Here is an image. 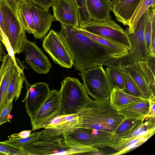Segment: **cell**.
Listing matches in <instances>:
<instances>
[{
	"instance_id": "4fadbf2b",
	"label": "cell",
	"mask_w": 155,
	"mask_h": 155,
	"mask_svg": "<svg viewBox=\"0 0 155 155\" xmlns=\"http://www.w3.org/2000/svg\"><path fill=\"white\" fill-rule=\"evenodd\" d=\"M22 52L25 54V62L38 74H46L52 66L48 58L34 41L27 39Z\"/></svg>"
},
{
	"instance_id": "7c38bea8",
	"label": "cell",
	"mask_w": 155,
	"mask_h": 155,
	"mask_svg": "<svg viewBox=\"0 0 155 155\" xmlns=\"http://www.w3.org/2000/svg\"><path fill=\"white\" fill-rule=\"evenodd\" d=\"M27 93L24 100L27 114L33 120L48 97L50 90L46 83L39 82L30 84L24 74Z\"/></svg>"
},
{
	"instance_id": "2e32d148",
	"label": "cell",
	"mask_w": 155,
	"mask_h": 155,
	"mask_svg": "<svg viewBox=\"0 0 155 155\" xmlns=\"http://www.w3.org/2000/svg\"><path fill=\"white\" fill-rule=\"evenodd\" d=\"M80 127L78 114L56 115L44 123L41 127L45 133L58 135L64 133L68 134Z\"/></svg>"
},
{
	"instance_id": "ffe728a7",
	"label": "cell",
	"mask_w": 155,
	"mask_h": 155,
	"mask_svg": "<svg viewBox=\"0 0 155 155\" xmlns=\"http://www.w3.org/2000/svg\"><path fill=\"white\" fill-rule=\"evenodd\" d=\"M87 9L93 21L104 22L111 19L113 4L110 0H86Z\"/></svg>"
},
{
	"instance_id": "30bf717a",
	"label": "cell",
	"mask_w": 155,
	"mask_h": 155,
	"mask_svg": "<svg viewBox=\"0 0 155 155\" xmlns=\"http://www.w3.org/2000/svg\"><path fill=\"white\" fill-rule=\"evenodd\" d=\"M68 135L82 144L97 148L110 147L121 137L113 133L80 127Z\"/></svg>"
},
{
	"instance_id": "484cf974",
	"label": "cell",
	"mask_w": 155,
	"mask_h": 155,
	"mask_svg": "<svg viewBox=\"0 0 155 155\" xmlns=\"http://www.w3.org/2000/svg\"><path fill=\"white\" fill-rule=\"evenodd\" d=\"M146 117L141 119L125 118L115 130L114 133L121 137L133 132L144 122Z\"/></svg>"
},
{
	"instance_id": "603a6c76",
	"label": "cell",
	"mask_w": 155,
	"mask_h": 155,
	"mask_svg": "<svg viewBox=\"0 0 155 155\" xmlns=\"http://www.w3.org/2000/svg\"><path fill=\"white\" fill-rule=\"evenodd\" d=\"M23 71V65L20 67L18 65L9 86L8 94V102L14 100L16 101L19 97L24 81Z\"/></svg>"
},
{
	"instance_id": "7bdbcfd3",
	"label": "cell",
	"mask_w": 155,
	"mask_h": 155,
	"mask_svg": "<svg viewBox=\"0 0 155 155\" xmlns=\"http://www.w3.org/2000/svg\"><path fill=\"white\" fill-rule=\"evenodd\" d=\"M9 2L17 6V5L19 3L17 0H8Z\"/></svg>"
},
{
	"instance_id": "9c48e42d",
	"label": "cell",
	"mask_w": 155,
	"mask_h": 155,
	"mask_svg": "<svg viewBox=\"0 0 155 155\" xmlns=\"http://www.w3.org/2000/svg\"><path fill=\"white\" fill-rule=\"evenodd\" d=\"M122 70L128 73L134 79L145 98L154 96L155 75L146 61H140L120 65Z\"/></svg>"
},
{
	"instance_id": "f6af8a7d",
	"label": "cell",
	"mask_w": 155,
	"mask_h": 155,
	"mask_svg": "<svg viewBox=\"0 0 155 155\" xmlns=\"http://www.w3.org/2000/svg\"><path fill=\"white\" fill-rule=\"evenodd\" d=\"M23 1H31V0H23Z\"/></svg>"
},
{
	"instance_id": "9a60e30c",
	"label": "cell",
	"mask_w": 155,
	"mask_h": 155,
	"mask_svg": "<svg viewBox=\"0 0 155 155\" xmlns=\"http://www.w3.org/2000/svg\"><path fill=\"white\" fill-rule=\"evenodd\" d=\"M18 65L15 57L8 53L2 61L0 67V114L8 103L9 86Z\"/></svg>"
},
{
	"instance_id": "7a4b0ae2",
	"label": "cell",
	"mask_w": 155,
	"mask_h": 155,
	"mask_svg": "<svg viewBox=\"0 0 155 155\" xmlns=\"http://www.w3.org/2000/svg\"><path fill=\"white\" fill-rule=\"evenodd\" d=\"M78 114L80 127L113 133L125 118L112 105L109 98L90 99Z\"/></svg>"
},
{
	"instance_id": "7dc6e473",
	"label": "cell",
	"mask_w": 155,
	"mask_h": 155,
	"mask_svg": "<svg viewBox=\"0 0 155 155\" xmlns=\"http://www.w3.org/2000/svg\"><path fill=\"white\" fill-rule=\"evenodd\" d=\"M0 40H2V38H1V37L0 35Z\"/></svg>"
},
{
	"instance_id": "f546056e",
	"label": "cell",
	"mask_w": 155,
	"mask_h": 155,
	"mask_svg": "<svg viewBox=\"0 0 155 155\" xmlns=\"http://www.w3.org/2000/svg\"><path fill=\"white\" fill-rule=\"evenodd\" d=\"M41 131L42 130L31 133L28 137L26 138L16 137L9 139L4 142L17 148L24 149L34 142Z\"/></svg>"
},
{
	"instance_id": "d590c367",
	"label": "cell",
	"mask_w": 155,
	"mask_h": 155,
	"mask_svg": "<svg viewBox=\"0 0 155 155\" xmlns=\"http://www.w3.org/2000/svg\"><path fill=\"white\" fill-rule=\"evenodd\" d=\"M13 101L9 102L0 114V126L6 122H11L9 115L13 107Z\"/></svg>"
},
{
	"instance_id": "277c9868",
	"label": "cell",
	"mask_w": 155,
	"mask_h": 155,
	"mask_svg": "<svg viewBox=\"0 0 155 155\" xmlns=\"http://www.w3.org/2000/svg\"><path fill=\"white\" fill-rule=\"evenodd\" d=\"M61 84L58 115L78 114L91 99L83 84L78 79L70 77H65Z\"/></svg>"
},
{
	"instance_id": "8fae6325",
	"label": "cell",
	"mask_w": 155,
	"mask_h": 155,
	"mask_svg": "<svg viewBox=\"0 0 155 155\" xmlns=\"http://www.w3.org/2000/svg\"><path fill=\"white\" fill-rule=\"evenodd\" d=\"M42 47L55 63L71 68L73 65L71 56L58 32L51 30L43 41Z\"/></svg>"
},
{
	"instance_id": "ba28073f",
	"label": "cell",
	"mask_w": 155,
	"mask_h": 155,
	"mask_svg": "<svg viewBox=\"0 0 155 155\" xmlns=\"http://www.w3.org/2000/svg\"><path fill=\"white\" fill-rule=\"evenodd\" d=\"M79 28L94 34L117 42L126 46L129 51L131 48L129 39L125 30L114 20L104 22L91 20L79 26Z\"/></svg>"
},
{
	"instance_id": "e0dca14e",
	"label": "cell",
	"mask_w": 155,
	"mask_h": 155,
	"mask_svg": "<svg viewBox=\"0 0 155 155\" xmlns=\"http://www.w3.org/2000/svg\"><path fill=\"white\" fill-rule=\"evenodd\" d=\"M52 7L55 20L60 23L79 27L78 9L75 2L57 0Z\"/></svg>"
},
{
	"instance_id": "3957f363",
	"label": "cell",
	"mask_w": 155,
	"mask_h": 155,
	"mask_svg": "<svg viewBox=\"0 0 155 155\" xmlns=\"http://www.w3.org/2000/svg\"><path fill=\"white\" fill-rule=\"evenodd\" d=\"M25 155L80 154L99 151L98 148L82 144L68 134H41L32 144L24 149Z\"/></svg>"
},
{
	"instance_id": "e575fe53",
	"label": "cell",
	"mask_w": 155,
	"mask_h": 155,
	"mask_svg": "<svg viewBox=\"0 0 155 155\" xmlns=\"http://www.w3.org/2000/svg\"><path fill=\"white\" fill-rule=\"evenodd\" d=\"M150 16L151 21V36L149 55L155 57V14L151 13Z\"/></svg>"
},
{
	"instance_id": "d6a6232c",
	"label": "cell",
	"mask_w": 155,
	"mask_h": 155,
	"mask_svg": "<svg viewBox=\"0 0 155 155\" xmlns=\"http://www.w3.org/2000/svg\"><path fill=\"white\" fill-rule=\"evenodd\" d=\"M25 155L24 149L18 148L4 141L0 142V155Z\"/></svg>"
},
{
	"instance_id": "5b68a950",
	"label": "cell",
	"mask_w": 155,
	"mask_h": 155,
	"mask_svg": "<svg viewBox=\"0 0 155 155\" xmlns=\"http://www.w3.org/2000/svg\"><path fill=\"white\" fill-rule=\"evenodd\" d=\"M3 16L6 35L13 54L22 52L27 40L26 31L19 18L17 6L8 0H0Z\"/></svg>"
},
{
	"instance_id": "1f68e13d",
	"label": "cell",
	"mask_w": 155,
	"mask_h": 155,
	"mask_svg": "<svg viewBox=\"0 0 155 155\" xmlns=\"http://www.w3.org/2000/svg\"><path fill=\"white\" fill-rule=\"evenodd\" d=\"M78 9L79 26L91 20L86 5V0H74Z\"/></svg>"
},
{
	"instance_id": "44dd1931",
	"label": "cell",
	"mask_w": 155,
	"mask_h": 155,
	"mask_svg": "<svg viewBox=\"0 0 155 155\" xmlns=\"http://www.w3.org/2000/svg\"><path fill=\"white\" fill-rule=\"evenodd\" d=\"M117 110L125 118L141 119L149 117V101L141 98Z\"/></svg>"
},
{
	"instance_id": "5bb4252c",
	"label": "cell",
	"mask_w": 155,
	"mask_h": 155,
	"mask_svg": "<svg viewBox=\"0 0 155 155\" xmlns=\"http://www.w3.org/2000/svg\"><path fill=\"white\" fill-rule=\"evenodd\" d=\"M59 102V91L54 89L50 90L44 103L34 119L31 121L33 130L41 128L44 123L58 115Z\"/></svg>"
},
{
	"instance_id": "d4e9b609",
	"label": "cell",
	"mask_w": 155,
	"mask_h": 155,
	"mask_svg": "<svg viewBox=\"0 0 155 155\" xmlns=\"http://www.w3.org/2000/svg\"><path fill=\"white\" fill-rule=\"evenodd\" d=\"M109 98L111 104L117 109L141 99L115 88H112Z\"/></svg>"
},
{
	"instance_id": "ac0fdd59",
	"label": "cell",
	"mask_w": 155,
	"mask_h": 155,
	"mask_svg": "<svg viewBox=\"0 0 155 155\" xmlns=\"http://www.w3.org/2000/svg\"><path fill=\"white\" fill-rule=\"evenodd\" d=\"M29 3L35 28L33 35L35 39H41L45 36L55 19L49 11L44 9L31 1Z\"/></svg>"
},
{
	"instance_id": "cb8c5ba5",
	"label": "cell",
	"mask_w": 155,
	"mask_h": 155,
	"mask_svg": "<svg viewBox=\"0 0 155 155\" xmlns=\"http://www.w3.org/2000/svg\"><path fill=\"white\" fill-rule=\"evenodd\" d=\"M30 1H22L17 6V11L19 18L28 33L34 34L35 28L31 12Z\"/></svg>"
},
{
	"instance_id": "4316f807",
	"label": "cell",
	"mask_w": 155,
	"mask_h": 155,
	"mask_svg": "<svg viewBox=\"0 0 155 155\" xmlns=\"http://www.w3.org/2000/svg\"><path fill=\"white\" fill-rule=\"evenodd\" d=\"M155 0L140 1L130 21L128 27H127L129 34L134 32L139 19L147 9L155 4Z\"/></svg>"
},
{
	"instance_id": "83f0119b",
	"label": "cell",
	"mask_w": 155,
	"mask_h": 155,
	"mask_svg": "<svg viewBox=\"0 0 155 155\" xmlns=\"http://www.w3.org/2000/svg\"><path fill=\"white\" fill-rule=\"evenodd\" d=\"M105 71L112 88L123 91L124 82L120 66L107 67Z\"/></svg>"
},
{
	"instance_id": "6da1fadb",
	"label": "cell",
	"mask_w": 155,
	"mask_h": 155,
	"mask_svg": "<svg viewBox=\"0 0 155 155\" xmlns=\"http://www.w3.org/2000/svg\"><path fill=\"white\" fill-rule=\"evenodd\" d=\"M61 24L58 33L71 56L76 70L81 72L101 65H119V60L108 48L88 38L77 27Z\"/></svg>"
},
{
	"instance_id": "f35d334b",
	"label": "cell",
	"mask_w": 155,
	"mask_h": 155,
	"mask_svg": "<svg viewBox=\"0 0 155 155\" xmlns=\"http://www.w3.org/2000/svg\"><path fill=\"white\" fill-rule=\"evenodd\" d=\"M149 103V119L155 122V96H153L148 99Z\"/></svg>"
},
{
	"instance_id": "4dcf8cb0",
	"label": "cell",
	"mask_w": 155,
	"mask_h": 155,
	"mask_svg": "<svg viewBox=\"0 0 155 155\" xmlns=\"http://www.w3.org/2000/svg\"><path fill=\"white\" fill-rule=\"evenodd\" d=\"M150 137L149 136L134 138L121 137L119 140L114 142L110 147L118 151H120L133 144L138 143H143Z\"/></svg>"
},
{
	"instance_id": "8992f818",
	"label": "cell",
	"mask_w": 155,
	"mask_h": 155,
	"mask_svg": "<svg viewBox=\"0 0 155 155\" xmlns=\"http://www.w3.org/2000/svg\"><path fill=\"white\" fill-rule=\"evenodd\" d=\"M88 94L96 100L109 98L112 89L106 71L101 65L80 72Z\"/></svg>"
},
{
	"instance_id": "74e56055",
	"label": "cell",
	"mask_w": 155,
	"mask_h": 155,
	"mask_svg": "<svg viewBox=\"0 0 155 155\" xmlns=\"http://www.w3.org/2000/svg\"><path fill=\"white\" fill-rule=\"evenodd\" d=\"M0 35L2 41L5 47L6 45V41L7 39L6 35L5 24L4 18L2 11L0 7Z\"/></svg>"
},
{
	"instance_id": "836d02e7",
	"label": "cell",
	"mask_w": 155,
	"mask_h": 155,
	"mask_svg": "<svg viewBox=\"0 0 155 155\" xmlns=\"http://www.w3.org/2000/svg\"><path fill=\"white\" fill-rule=\"evenodd\" d=\"M150 12V9L148 12L144 31V38L145 48L148 55H149L151 36V21Z\"/></svg>"
},
{
	"instance_id": "f1b7e54d",
	"label": "cell",
	"mask_w": 155,
	"mask_h": 155,
	"mask_svg": "<svg viewBox=\"0 0 155 155\" xmlns=\"http://www.w3.org/2000/svg\"><path fill=\"white\" fill-rule=\"evenodd\" d=\"M122 74L124 82L123 91L134 97L145 98L136 82L127 72L122 70Z\"/></svg>"
},
{
	"instance_id": "d6986e66",
	"label": "cell",
	"mask_w": 155,
	"mask_h": 155,
	"mask_svg": "<svg viewBox=\"0 0 155 155\" xmlns=\"http://www.w3.org/2000/svg\"><path fill=\"white\" fill-rule=\"evenodd\" d=\"M141 0H113L112 11L116 19L125 26L130 21Z\"/></svg>"
},
{
	"instance_id": "7402d4cb",
	"label": "cell",
	"mask_w": 155,
	"mask_h": 155,
	"mask_svg": "<svg viewBox=\"0 0 155 155\" xmlns=\"http://www.w3.org/2000/svg\"><path fill=\"white\" fill-rule=\"evenodd\" d=\"M77 28L79 31L88 38L109 49L119 61L128 54L129 50L125 45L110 39L94 34L79 27Z\"/></svg>"
},
{
	"instance_id": "b9f144b4",
	"label": "cell",
	"mask_w": 155,
	"mask_h": 155,
	"mask_svg": "<svg viewBox=\"0 0 155 155\" xmlns=\"http://www.w3.org/2000/svg\"><path fill=\"white\" fill-rule=\"evenodd\" d=\"M5 45L2 40H0V62H2L6 55L5 51Z\"/></svg>"
},
{
	"instance_id": "bcb514c9",
	"label": "cell",
	"mask_w": 155,
	"mask_h": 155,
	"mask_svg": "<svg viewBox=\"0 0 155 155\" xmlns=\"http://www.w3.org/2000/svg\"><path fill=\"white\" fill-rule=\"evenodd\" d=\"M70 0V1H73V2H75L74 0Z\"/></svg>"
},
{
	"instance_id": "8d00e7d4",
	"label": "cell",
	"mask_w": 155,
	"mask_h": 155,
	"mask_svg": "<svg viewBox=\"0 0 155 155\" xmlns=\"http://www.w3.org/2000/svg\"><path fill=\"white\" fill-rule=\"evenodd\" d=\"M57 0H31L34 4L40 6L47 11L52 7Z\"/></svg>"
},
{
	"instance_id": "ab89813d",
	"label": "cell",
	"mask_w": 155,
	"mask_h": 155,
	"mask_svg": "<svg viewBox=\"0 0 155 155\" xmlns=\"http://www.w3.org/2000/svg\"><path fill=\"white\" fill-rule=\"evenodd\" d=\"M33 130H25L21 131L18 133H15L9 136L8 137L9 139L15 138L16 137H20L21 138H24L28 137L31 133V131Z\"/></svg>"
},
{
	"instance_id": "60d3db41",
	"label": "cell",
	"mask_w": 155,
	"mask_h": 155,
	"mask_svg": "<svg viewBox=\"0 0 155 155\" xmlns=\"http://www.w3.org/2000/svg\"><path fill=\"white\" fill-rule=\"evenodd\" d=\"M155 58L150 55H148L146 61L148 65L155 75Z\"/></svg>"
},
{
	"instance_id": "ee69618b",
	"label": "cell",
	"mask_w": 155,
	"mask_h": 155,
	"mask_svg": "<svg viewBox=\"0 0 155 155\" xmlns=\"http://www.w3.org/2000/svg\"><path fill=\"white\" fill-rule=\"evenodd\" d=\"M17 0L18 2L19 3H20L22 1H23V0Z\"/></svg>"
},
{
	"instance_id": "52a82bcc",
	"label": "cell",
	"mask_w": 155,
	"mask_h": 155,
	"mask_svg": "<svg viewBox=\"0 0 155 155\" xmlns=\"http://www.w3.org/2000/svg\"><path fill=\"white\" fill-rule=\"evenodd\" d=\"M149 9H147L139 19L134 33L129 34L126 28L125 31L129 39L131 48L127 55L120 60L119 65L146 61L148 55L145 48L144 31Z\"/></svg>"
}]
</instances>
